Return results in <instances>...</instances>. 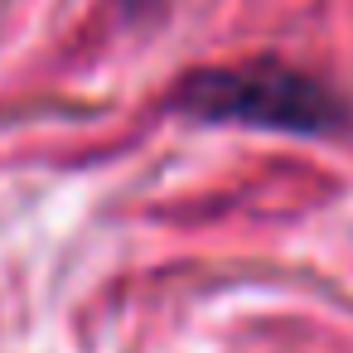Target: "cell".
Here are the masks:
<instances>
[{
    "label": "cell",
    "instance_id": "obj_1",
    "mask_svg": "<svg viewBox=\"0 0 353 353\" xmlns=\"http://www.w3.org/2000/svg\"><path fill=\"white\" fill-rule=\"evenodd\" d=\"M170 107L194 121L256 126V131H285V136H339L348 126L343 97L329 83L285 63L199 68L174 88Z\"/></svg>",
    "mask_w": 353,
    "mask_h": 353
},
{
    "label": "cell",
    "instance_id": "obj_2",
    "mask_svg": "<svg viewBox=\"0 0 353 353\" xmlns=\"http://www.w3.org/2000/svg\"><path fill=\"white\" fill-rule=\"evenodd\" d=\"M121 10L126 15H150V10H160V0H121Z\"/></svg>",
    "mask_w": 353,
    "mask_h": 353
}]
</instances>
